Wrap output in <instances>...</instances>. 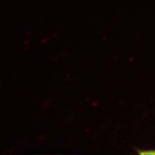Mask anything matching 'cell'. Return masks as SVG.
<instances>
[{
  "label": "cell",
  "instance_id": "4",
  "mask_svg": "<svg viewBox=\"0 0 155 155\" xmlns=\"http://www.w3.org/2000/svg\"><path fill=\"white\" fill-rule=\"evenodd\" d=\"M1 80H0V83H1Z\"/></svg>",
  "mask_w": 155,
  "mask_h": 155
},
{
  "label": "cell",
  "instance_id": "2",
  "mask_svg": "<svg viewBox=\"0 0 155 155\" xmlns=\"http://www.w3.org/2000/svg\"><path fill=\"white\" fill-rule=\"evenodd\" d=\"M141 155H155V150H145L140 152Z\"/></svg>",
  "mask_w": 155,
  "mask_h": 155
},
{
  "label": "cell",
  "instance_id": "1",
  "mask_svg": "<svg viewBox=\"0 0 155 155\" xmlns=\"http://www.w3.org/2000/svg\"><path fill=\"white\" fill-rule=\"evenodd\" d=\"M43 105H41L42 106V109L43 110H46L48 109V108L50 107V104H51V101L50 100H47L43 102Z\"/></svg>",
  "mask_w": 155,
  "mask_h": 155
},
{
  "label": "cell",
  "instance_id": "3",
  "mask_svg": "<svg viewBox=\"0 0 155 155\" xmlns=\"http://www.w3.org/2000/svg\"><path fill=\"white\" fill-rule=\"evenodd\" d=\"M45 138H46V136L45 134H42L38 137V140L39 141H41L44 140Z\"/></svg>",
  "mask_w": 155,
  "mask_h": 155
}]
</instances>
